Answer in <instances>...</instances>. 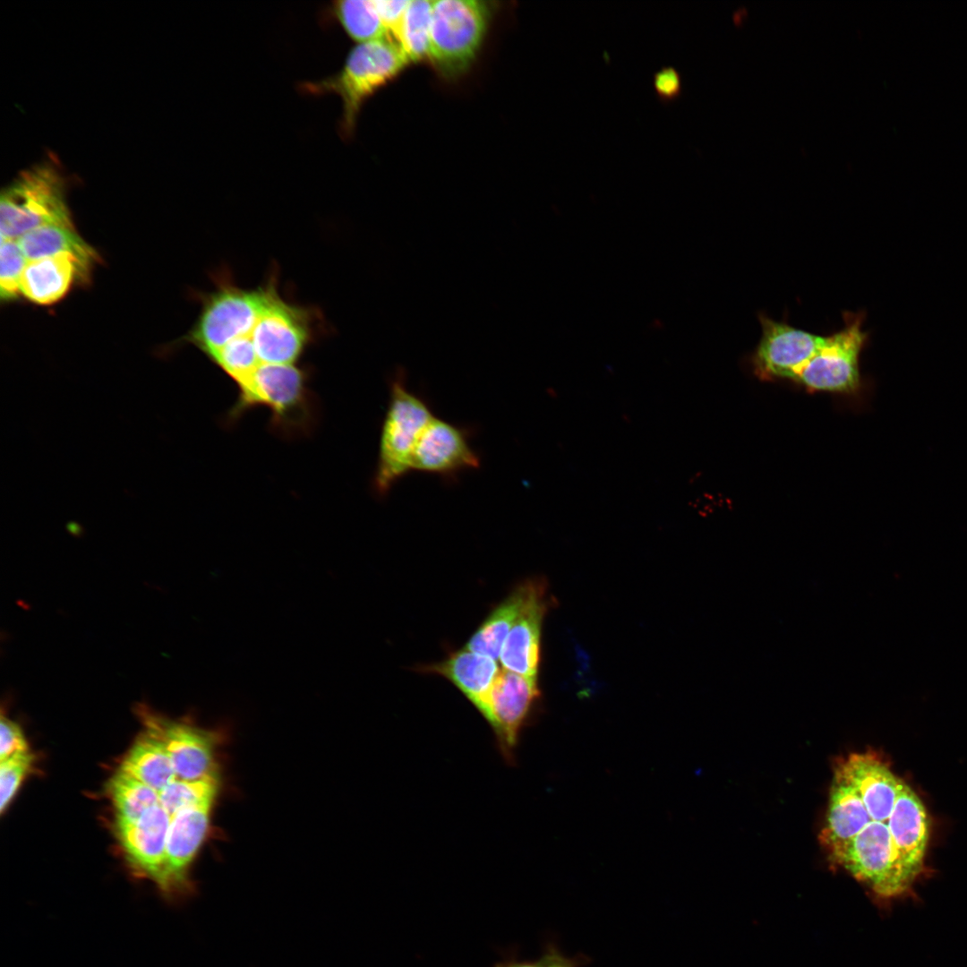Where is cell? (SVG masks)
<instances>
[{
    "instance_id": "6",
    "label": "cell",
    "mask_w": 967,
    "mask_h": 967,
    "mask_svg": "<svg viewBox=\"0 0 967 967\" xmlns=\"http://www.w3.org/2000/svg\"><path fill=\"white\" fill-rule=\"evenodd\" d=\"M239 395L229 416L235 419L245 410L265 406L272 412V422L285 430L307 427L311 402L307 372L295 364H261L237 384Z\"/></svg>"
},
{
    "instance_id": "14",
    "label": "cell",
    "mask_w": 967,
    "mask_h": 967,
    "mask_svg": "<svg viewBox=\"0 0 967 967\" xmlns=\"http://www.w3.org/2000/svg\"><path fill=\"white\" fill-rule=\"evenodd\" d=\"M171 815L160 805L131 823H116V832L134 870L159 886L165 867Z\"/></svg>"
},
{
    "instance_id": "13",
    "label": "cell",
    "mask_w": 967,
    "mask_h": 967,
    "mask_svg": "<svg viewBox=\"0 0 967 967\" xmlns=\"http://www.w3.org/2000/svg\"><path fill=\"white\" fill-rule=\"evenodd\" d=\"M480 457L469 443L467 429L433 416L415 444L411 472L452 479L458 473L480 466Z\"/></svg>"
},
{
    "instance_id": "16",
    "label": "cell",
    "mask_w": 967,
    "mask_h": 967,
    "mask_svg": "<svg viewBox=\"0 0 967 967\" xmlns=\"http://www.w3.org/2000/svg\"><path fill=\"white\" fill-rule=\"evenodd\" d=\"M889 829L906 869L917 879L924 868L928 818L920 799L901 779Z\"/></svg>"
},
{
    "instance_id": "19",
    "label": "cell",
    "mask_w": 967,
    "mask_h": 967,
    "mask_svg": "<svg viewBox=\"0 0 967 967\" xmlns=\"http://www.w3.org/2000/svg\"><path fill=\"white\" fill-rule=\"evenodd\" d=\"M538 581L528 579L518 584L494 606L464 647L497 660L506 637L529 601Z\"/></svg>"
},
{
    "instance_id": "29",
    "label": "cell",
    "mask_w": 967,
    "mask_h": 967,
    "mask_svg": "<svg viewBox=\"0 0 967 967\" xmlns=\"http://www.w3.org/2000/svg\"><path fill=\"white\" fill-rule=\"evenodd\" d=\"M652 86L656 99L663 106L678 101L683 95L682 75L672 65L663 66L653 74Z\"/></svg>"
},
{
    "instance_id": "20",
    "label": "cell",
    "mask_w": 967,
    "mask_h": 967,
    "mask_svg": "<svg viewBox=\"0 0 967 967\" xmlns=\"http://www.w3.org/2000/svg\"><path fill=\"white\" fill-rule=\"evenodd\" d=\"M119 769L158 792L177 778L164 744L148 731L136 740Z\"/></svg>"
},
{
    "instance_id": "18",
    "label": "cell",
    "mask_w": 967,
    "mask_h": 967,
    "mask_svg": "<svg viewBox=\"0 0 967 967\" xmlns=\"http://www.w3.org/2000/svg\"><path fill=\"white\" fill-rule=\"evenodd\" d=\"M415 670L443 677L474 706L489 691L501 672L496 660L466 647L450 651L443 660Z\"/></svg>"
},
{
    "instance_id": "26",
    "label": "cell",
    "mask_w": 967,
    "mask_h": 967,
    "mask_svg": "<svg viewBox=\"0 0 967 967\" xmlns=\"http://www.w3.org/2000/svg\"><path fill=\"white\" fill-rule=\"evenodd\" d=\"M209 358L236 384L249 377L261 364L249 335L232 340Z\"/></svg>"
},
{
    "instance_id": "25",
    "label": "cell",
    "mask_w": 967,
    "mask_h": 967,
    "mask_svg": "<svg viewBox=\"0 0 967 967\" xmlns=\"http://www.w3.org/2000/svg\"><path fill=\"white\" fill-rule=\"evenodd\" d=\"M218 789V774L194 781L176 778L159 792V802L172 817L183 809L206 802H214Z\"/></svg>"
},
{
    "instance_id": "10",
    "label": "cell",
    "mask_w": 967,
    "mask_h": 967,
    "mask_svg": "<svg viewBox=\"0 0 967 967\" xmlns=\"http://www.w3.org/2000/svg\"><path fill=\"white\" fill-rule=\"evenodd\" d=\"M761 337L751 356L756 372L762 378L794 380L826 340L819 336L775 321L759 312Z\"/></svg>"
},
{
    "instance_id": "23",
    "label": "cell",
    "mask_w": 967,
    "mask_h": 967,
    "mask_svg": "<svg viewBox=\"0 0 967 967\" xmlns=\"http://www.w3.org/2000/svg\"><path fill=\"white\" fill-rule=\"evenodd\" d=\"M333 11L347 31L359 43L389 39L373 0H342ZM391 40V39H390Z\"/></svg>"
},
{
    "instance_id": "34",
    "label": "cell",
    "mask_w": 967,
    "mask_h": 967,
    "mask_svg": "<svg viewBox=\"0 0 967 967\" xmlns=\"http://www.w3.org/2000/svg\"><path fill=\"white\" fill-rule=\"evenodd\" d=\"M747 16V11L745 8L740 7L732 13V21L736 24L742 22L743 19Z\"/></svg>"
},
{
    "instance_id": "15",
    "label": "cell",
    "mask_w": 967,
    "mask_h": 967,
    "mask_svg": "<svg viewBox=\"0 0 967 967\" xmlns=\"http://www.w3.org/2000/svg\"><path fill=\"white\" fill-rule=\"evenodd\" d=\"M543 580L538 584L523 612L509 630L500 653L504 670L536 679L541 659V637L549 608Z\"/></svg>"
},
{
    "instance_id": "2",
    "label": "cell",
    "mask_w": 967,
    "mask_h": 967,
    "mask_svg": "<svg viewBox=\"0 0 967 967\" xmlns=\"http://www.w3.org/2000/svg\"><path fill=\"white\" fill-rule=\"evenodd\" d=\"M73 227L64 179L50 164L21 172L0 198L1 239L17 240L44 226Z\"/></svg>"
},
{
    "instance_id": "9",
    "label": "cell",
    "mask_w": 967,
    "mask_h": 967,
    "mask_svg": "<svg viewBox=\"0 0 967 967\" xmlns=\"http://www.w3.org/2000/svg\"><path fill=\"white\" fill-rule=\"evenodd\" d=\"M539 697L536 679L503 669L475 706L492 728L499 750L508 763L514 760L520 734Z\"/></svg>"
},
{
    "instance_id": "11",
    "label": "cell",
    "mask_w": 967,
    "mask_h": 967,
    "mask_svg": "<svg viewBox=\"0 0 967 967\" xmlns=\"http://www.w3.org/2000/svg\"><path fill=\"white\" fill-rule=\"evenodd\" d=\"M141 710L146 731L162 741L178 779L194 781L218 774L214 756L219 738L216 732Z\"/></svg>"
},
{
    "instance_id": "27",
    "label": "cell",
    "mask_w": 967,
    "mask_h": 967,
    "mask_svg": "<svg viewBox=\"0 0 967 967\" xmlns=\"http://www.w3.org/2000/svg\"><path fill=\"white\" fill-rule=\"evenodd\" d=\"M27 262L17 240L1 239L0 295L3 301L13 300L20 293V283Z\"/></svg>"
},
{
    "instance_id": "12",
    "label": "cell",
    "mask_w": 967,
    "mask_h": 967,
    "mask_svg": "<svg viewBox=\"0 0 967 967\" xmlns=\"http://www.w3.org/2000/svg\"><path fill=\"white\" fill-rule=\"evenodd\" d=\"M212 804L188 807L171 817L165 867L158 886L167 898H178L192 890L189 869L207 835Z\"/></svg>"
},
{
    "instance_id": "28",
    "label": "cell",
    "mask_w": 967,
    "mask_h": 967,
    "mask_svg": "<svg viewBox=\"0 0 967 967\" xmlns=\"http://www.w3.org/2000/svg\"><path fill=\"white\" fill-rule=\"evenodd\" d=\"M34 755L28 751L16 753L0 763V811L10 804L22 780L28 774Z\"/></svg>"
},
{
    "instance_id": "33",
    "label": "cell",
    "mask_w": 967,
    "mask_h": 967,
    "mask_svg": "<svg viewBox=\"0 0 967 967\" xmlns=\"http://www.w3.org/2000/svg\"><path fill=\"white\" fill-rule=\"evenodd\" d=\"M493 967H539V963L538 961L531 962L509 958L496 963Z\"/></svg>"
},
{
    "instance_id": "17",
    "label": "cell",
    "mask_w": 967,
    "mask_h": 967,
    "mask_svg": "<svg viewBox=\"0 0 967 967\" xmlns=\"http://www.w3.org/2000/svg\"><path fill=\"white\" fill-rule=\"evenodd\" d=\"M84 264L69 253L28 261L20 283V293L39 304L60 300L76 279L90 273Z\"/></svg>"
},
{
    "instance_id": "5",
    "label": "cell",
    "mask_w": 967,
    "mask_h": 967,
    "mask_svg": "<svg viewBox=\"0 0 967 967\" xmlns=\"http://www.w3.org/2000/svg\"><path fill=\"white\" fill-rule=\"evenodd\" d=\"M263 287L258 319L249 336L261 364H295L315 337L313 309L284 300L272 276Z\"/></svg>"
},
{
    "instance_id": "31",
    "label": "cell",
    "mask_w": 967,
    "mask_h": 967,
    "mask_svg": "<svg viewBox=\"0 0 967 967\" xmlns=\"http://www.w3.org/2000/svg\"><path fill=\"white\" fill-rule=\"evenodd\" d=\"M0 761L16 753L28 751V743L20 725L1 715Z\"/></svg>"
},
{
    "instance_id": "22",
    "label": "cell",
    "mask_w": 967,
    "mask_h": 967,
    "mask_svg": "<svg viewBox=\"0 0 967 967\" xmlns=\"http://www.w3.org/2000/svg\"><path fill=\"white\" fill-rule=\"evenodd\" d=\"M107 790L116 811V823L133 822L160 804L158 792L120 769L109 779Z\"/></svg>"
},
{
    "instance_id": "30",
    "label": "cell",
    "mask_w": 967,
    "mask_h": 967,
    "mask_svg": "<svg viewBox=\"0 0 967 967\" xmlns=\"http://www.w3.org/2000/svg\"><path fill=\"white\" fill-rule=\"evenodd\" d=\"M373 1L389 38L398 45L402 23L410 0Z\"/></svg>"
},
{
    "instance_id": "1",
    "label": "cell",
    "mask_w": 967,
    "mask_h": 967,
    "mask_svg": "<svg viewBox=\"0 0 967 967\" xmlns=\"http://www.w3.org/2000/svg\"><path fill=\"white\" fill-rule=\"evenodd\" d=\"M410 64L394 41L384 39L357 44L336 74L301 84L304 93H333L342 101L339 130L341 136H352L364 101L378 89L396 77Z\"/></svg>"
},
{
    "instance_id": "32",
    "label": "cell",
    "mask_w": 967,
    "mask_h": 967,
    "mask_svg": "<svg viewBox=\"0 0 967 967\" xmlns=\"http://www.w3.org/2000/svg\"><path fill=\"white\" fill-rule=\"evenodd\" d=\"M586 960L587 958L582 954L567 957L560 952L554 944L548 943L537 961L539 967H579L586 964Z\"/></svg>"
},
{
    "instance_id": "4",
    "label": "cell",
    "mask_w": 967,
    "mask_h": 967,
    "mask_svg": "<svg viewBox=\"0 0 967 967\" xmlns=\"http://www.w3.org/2000/svg\"><path fill=\"white\" fill-rule=\"evenodd\" d=\"M490 18L491 7L484 1H432L428 57L441 75L454 79L470 68Z\"/></svg>"
},
{
    "instance_id": "8",
    "label": "cell",
    "mask_w": 967,
    "mask_h": 967,
    "mask_svg": "<svg viewBox=\"0 0 967 967\" xmlns=\"http://www.w3.org/2000/svg\"><path fill=\"white\" fill-rule=\"evenodd\" d=\"M866 313L843 312V327L826 336L815 355L793 381L815 390L849 392L860 386V355L869 333L863 330Z\"/></svg>"
},
{
    "instance_id": "7",
    "label": "cell",
    "mask_w": 967,
    "mask_h": 967,
    "mask_svg": "<svg viewBox=\"0 0 967 967\" xmlns=\"http://www.w3.org/2000/svg\"><path fill=\"white\" fill-rule=\"evenodd\" d=\"M262 299V286L244 289L222 277L217 289L207 296L190 341L210 357L232 340L249 335Z\"/></svg>"
},
{
    "instance_id": "21",
    "label": "cell",
    "mask_w": 967,
    "mask_h": 967,
    "mask_svg": "<svg viewBox=\"0 0 967 967\" xmlns=\"http://www.w3.org/2000/svg\"><path fill=\"white\" fill-rule=\"evenodd\" d=\"M17 241L28 261L69 253L90 270L98 260L95 250L73 227L44 226L24 234Z\"/></svg>"
},
{
    "instance_id": "24",
    "label": "cell",
    "mask_w": 967,
    "mask_h": 967,
    "mask_svg": "<svg viewBox=\"0 0 967 967\" xmlns=\"http://www.w3.org/2000/svg\"><path fill=\"white\" fill-rule=\"evenodd\" d=\"M432 14V1H410L398 41L410 63L428 57Z\"/></svg>"
},
{
    "instance_id": "3",
    "label": "cell",
    "mask_w": 967,
    "mask_h": 967,
    "mask_svg": "<svg viewBox=\"0 0 967 967\" xmlns=\"http://www.w3.org/2000/svg\"><path fill=\"white\" fill-rule=\"evenodd\" d=\"M433 416L426 400L407 389L404 373L397 372L389 386L372 480L378 496H386L400 478L411 472L415 444Z\"/></svg>"
}]
</instances>
